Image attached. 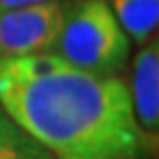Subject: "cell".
<instances>
[{
	"label": "cell",
	"mask_w": 159,
	"mask_h": 159,
	"mask_svg": "<svg viewBox=\"0 0 159 159\" xmlns=\"http://www.w3.org/2000/svg\"><path fill=\"white\" fill-rule=\"evenodd\" d=\"M0 106L54 159H149L126 81L95 77L50 52L0 58Z\"/></svg>",
	"instance_id": "cell-1"
},
{
	"label": "cell",
	"mask_w": 159,
	"mask_h": 159,
	"mask_svg": "<svg viewBox=\"0 0 159 159\" xmlns=\"http://www.w3.org/2000/svg\"><path fill=\"white\" fill-rule=\"evenodd\" d=\"M132 41L106 0H62V23L50 54L95 77H118Z\"/></svg>",
	"instance_id": "cell-2"
},
{
	"label": "cell",
	"mask_w": 159,
	"mask_h": 159,
	"mask_svg": "<svg viewBox=\"0 0 159 159\" xmlns=\"http://www.w3.org/2000/svg\"><path fill=\"white\" fill-rule=\"evenodd\" d=\"M62 23V0L0 6V58L41 54L52 48Z\"/></svg>",
	"instance_id": "cell-3"
},
{
	"label": "cell",
	"mask_w": 159,
	"mask_h": 159,
	"mask_svg": "<svg viewBox=\"0 0 159 159\" xmlns=\"http://www.w3.org/2000/svg\"><path fill=\"white\" fill-rule=\"evenodd\" d=\"M136 52L130 75V103L136 124L141 130L157 143L159 132V41L151 37Z\"/></svg>",
	"instance_id": "cell-4"
},
{
	"label": "cell",
	"mask_w": 159,
	"mask_h": 159,
	"mask_svg": "<svg viewBox=\"0 0 159 159\" xmlns=\"http://www.w3.org/2000/svg\"><path fill=\"white\" fill-rule=\"evenodd\" d=\"M130 41L143 46L157 31L159 0H106Z\"/></svg>",
	"instance_id": "cell-5"
},
{
	"label": "cell",
	"mask_w": 159,
	"mask_h": 159,
	"mask_svg": "<svg viewBox=\"0 0 159 159\" xmlns=\"http://www.w3.org/2000/svg\"><path fill=\"white\" fill-rule=\"evenodd\" d=\"M0 159H54V155L0 106Z\"/></svg>",
	"instance_id": "cell-6"
},
{
	"label": "cell",
	"mask_w": 159,
	"mask_h": 159,
	"mask_svg": "<svg viewBox=\"0 0 159 159\" xmlns=\"http://www.w3.org/2000/svg\"><path fill=\"white\" fill-rule=\"evenodd\" d=\"M39 2H54V0H0V6H21V4H39Z\"/></svg>",
	"instance_id": "cell-7"
}]
</instances>
